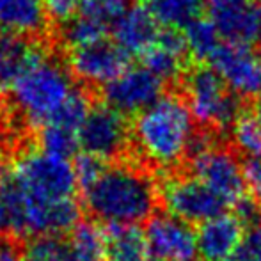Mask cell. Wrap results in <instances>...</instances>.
<instances>
[{
	"label": "cell",
	"instance_id": "52a82bcc",
	"mask_svg": "<svg viewBox=\"0 0 261 261\" xmlns=\"http://www.w3.org/2000/svg\"><path fill=\"white\" fill-rule=\"evenodd\" d=\"M132 130L126 116L107 103L93 105L79 130V148L82 153L109 162L126 151Z\"/></svg>",
	"mask_w": 261,
	"mask_h": 261
},
{
	"label": "cell",
	"instance_id": "5b68a950",
	"mask_svg": "<svg viewBox=\"0 0 261 261\" xmlns=\"http://www.w3.org/2000/svg\"><path fill=\"white\" fill-rule=\"evenodd\" d=\"M11 174L34 201L69 199L79 189L71 162L41 149L21 155Z\"/></svg>",
	"mask_w": 261,
	"mask_h": 261
},
{
	"label": "cell",
	"instance_id": "7a4b0ae2",
	"mask_svg": "<svg viewBox=\"0 0 261 261\" xmlns=\"http://www.w3.org/2000/svg\"><path fill=\"white\" fill-rule=\"evenodd\" d=\"M187 101L178 94H164L156 103L137 114L132 126L135 148L156 167H174L187 158L196 126Z\"/></svg>",
	"mask_w": 261,
	"mask_h": 261
},
{
	"label": "cell",
	"instance_id": "d590c367",
	"mask_svg": "<svg viewBox=\"0 0 261 261\" xmlns=\"http://www.w3.org/2000/svg\"><path fill=\"white\" fill-rule=\"evenodd\" d=\"M251 109H252V114L256 116V119H258L259 123H261V96H258L254 101H252V107H251Z\"/></svg>",
	"mask_w": 261,
	"mask_h": 261
},
{
	"label": "cell",
	"instance_id": "836d02e7",
	"mask_svg": "<svg viewBox=\"0 0 261 261\" xmlns=\"http://www.w3.org/2000/svg\"><path fill=\"white\" fill-rule=\"evenodd\" d=\"M249 0H204V6H208L210 11H217V9H226V7H234L245 4Z\"/></svg>",
	"mask_w": 261,
	"mask_h": 261
},
{
	"label": "cell",
	"instance_id": "ffe728a7",
	"mask_svg": "<svg viewBox=\"0 0 261 261\" xmlns=\"http://www.w3.org/2000/svg\"><path fill=\"white\" fill-rule=\"evenodd\" d=\"M144 6L162 27L185 29L201 16L204 0H144Z\"/></svg>",
	"mask_w": 261,
	"mask_h": 261
},
{
	"label": "cell",
	"instance_id": "74e56055",
	"mask_svg": "<svg viewBox=\"0 0 261 261\" xmlns=\"http://www.w3.org/2000/svg\"><path fill=\"white\" fill-rule=\"evenodd\" d=\"M0 93H2V82H0Z\"/></svg>",
	"mask_w": 261,
	"mask_h": 261
},
{
	"label": "cell",
	"instance_id": "e0dca14e",
	"mask_svg": "<svg viewBox=\"0 0 261 261\" xmlns=\"http://www.w3.org/2000/svg\"><path fill=\"white\" fill-rule=\"evenodd\" d=\"M43 46L23 36L0 34V82L11 86L32 64L45 57Z\"/></svg>",
	"mask_w": 261,
	"mask_h": 261
},
{
	"label": "cell",
	"instance_id": "ac0fdd59",
	"mask_svg": "<svg viewBox=\"0 0 261 261\" xmlns=\"http://www.w3.org/2000/svg\"><path fill=\"white\" fill-rule=\"evenodd\" d=\"M105 261H151L144 231L139 226L107 224Z\"/></svg>",
	"mask_w": 261,
	"mask_h": 261
},
{
	"label": "cell",
	"instance_id": "9c48e42d",
	"mask_svg": "<svg viewBox=\"0 0 261 261\" xmlns=\"http://www.w3.org/2000/svg\"><path fill=\"white\" fill-rule=\"evenodd\" d=\"M164 86L144 66H128L121 75L105 84L101 94L105 103L123 116H137L164 96Z\"/></svg>",
	"mask_w": 261,
	"mask_h": 261
},
{
	"label": "cell",
	"instance_id": "d4e9b609",
	"mask_svg": "<svg viewBox=\"0 0 261 261\" xmlns=\"http://www.w3.org/2000/svg\"><path fill=\"white\" fill-rule=\"evenodd\" d=\"M234 148L245 156L261 158V123L252 112H244L231 128Z\"/></svg>",
	"mask_w": 261,
	"mask_h": 261
},
{
	"label": "cell",
	"instance_id": "7402d4cb",
	"mask_svg": "<svg viewBox=\"0 0 261 261\" xmlns=\"http://www.w3.org/2000/svg\"><path fill=\"white\" fill-rule=\"evenodd\" d=\"M185 61L187 59L162 48L156 43L142 55V66H144L148 71H151L156 79H160L164 84L176 82V80L183 79V75H185V71H187Z\"/></svg>",
	"mask_w": 261,
	"mask_h": 261
},
{
	"label": "cell",
	"instance_id": "277c9868",
	"mask_svg": "<svg viewBox=\"0 0 261 261\" xmlns=\"http://www.w3.org/2000/svg\"><path fill=\"white\" fill-rule=\"evenodd\" d=\"M183 100L194 121L217 134H224L245 112V100L227 87L222 76L208 64H197L183 75Z\"/></svg>",
	"mask_w": 261,
	"mask_h": 261
},
{
	"label": "cell",
	"instance_id": "484cf974",
	"mask_svg": "<svg viewBox=\"0 0 261 261\" xmlns=\"http://www.w3.org/2000/svg\"><path fill=\"white\" fill-rule=\"evenodd\" d=\"M39 149L48 155L71 158L79 151V134L61 128L57 124H45L39 128Z\"/></svg>",
	"mask_w": 261,
	"mask_h": 261
},
{
	"label": "cell",
	"instance_id": "603a6c76",
	"mask_svg": "<svg viewBox=\"0 0 261 261\" xmlns=\"http://www.w3.org/2000/svg\"><path fill=\"white\" fill-rule=\"evenodd\" d=\"M132 6V0H82L79 14L101 25L105 31H112Z\"/></svg>",
	"mask_w": 261,
	"mask_h": 261
},
{
	"label": "cell",
	"instance_id": "30bf717a",
	"mask_svg": "<svg viewBox=\"0 0 261 261\" xmlns=\"http://www.w3.org/2000/svg\"><path fill=\"white\" fill-rule=\"evenodd\" d=\"M144 237L151 261H196L199 256L197 231L171 213L153 215L146 224Z\"/></svg>",
	"mask_w": 261,
	"mask_h": 261
},
{
	"label": "cell",
	"instance_id": "7c38bea8",
	"mask_svg": "<svg viewBox=\"0 0 261 261\" xmlns=\"http://www.w3.org/2000/svg\"><path fill=\"white\" fill-rule=\"evenodd\" d=\"M130 55L107 38L71 50L69 69L75 76L93 86H105L130 66Z\"/></svg>",
	"mask_w": 261,
	"mask_h": 261
},
{
	"label": "cell",
	"instance_id": "6da1fadb",
	"mask_svg": "<svg viewBox=\"0 0 261 261\" xmlns=\"http://www.w3.org/2000/svg\"><path fill=\"white\" fill-rule=\"evenodd\" d=\"M86 208L105 224L137 226L149 220L158 203L155 181L141 169L107 165L100 178L84 190Z\"/></svg>",
	"mask_w": 261,
	"mask_h": 261
},
{
	"label": "cell",
	"instance_id": "8992f818",
	"mask_svg": "<svg viewBox=\"0 0 261 261\" xmlns=\"http://www.w3.org/2000/svg\"><path fill=\"white\" fill-rule=\"evenodd\" d=\"M160 197L171 215L189 224H203L212 220L226 213V208L229 206L206 183L192 174L165 181L160 190Z\"/></svg>",
	"mask_w": 261,
	"mask_h": 261
},
{
	"label": "cell",
	"instance_id": "3957f363",
	"mask_svg": "<svg viewBox=\"0 0 261 261\" xmlns=\"http://www.w3.org/2000/svg\"><path fill=\"white\" fill-rule=\"evenodd\" d=\"M69 66L46 54L9 86L11 105L31 128H43L73 93Z\"/></svg>",
	"mask_w": 261,
	"mask_h": 261
},
{
	"label": "cell",
	"instance_id": "f546056e",
	"mask_svg": "<svg viewBox=\"0 0 261 261\" xmlns=\"http://www.w3.org/2000/svg\"><path fill=\"white\" fill-rule=\"evenodd\" d=\"M231 258L234 261H261V226L251 227L244 234L240 247Z\"/></svg>",
	"mask_w": 261,
	"mask_h": 261
},
{
	"label": "cell",
	"instance_id": "83f0119b",
	"mask_svg": "<svg viewBox=\"0 0 261 261\" xmlns=\"http://www.w3.org/2000/svg\"><path fill=\"white\" fill-rule=\"evenodd\" d=\"M107 162L101 160V158H96L93 155H87V153H82L75 158V164H73V169H75V176H76V183H79V189L86 190L87 187H91L100 174L105 171Z\"/></svg>",
	"mask_w": 261,
	"mask_h": 261
},
{
	"label": "cell",
	"instance_id": "e575fe53",
	"mask_svg": "<svg viewBox=\"0 0 261 261\" xmlns=\"http://www.w3.org/2000/svg\"><path fill=\"white\" fill-rule=\"evenodd\" d=\"M4 231H9V217H7L6 208H4L2 201H0V234Z\"/></svg>",
	"mask_w": 261,
	"mask_h": 261
},
{
	"label": "cell",
	"instance_id": "44dd1931",
	"mask_svg": "<svg viewBox=\"0 0 261 261\" xmlns=\"http://www.w3.org/2000/svg\"><path fill=\"white\" fill-rule=\"evenodd\" d=\"M183 34H185L190 57L199 62V64L208 62L212 59V55L222 45L220 43L222 38H220L215 23L210 18L199 16L196 20H192L183 29Z\"/></svg>",
	"mask_w": 261,
	"mask_h": 261
},
{
	"label": "cell",
	"instance_id": "1f68e13d",
	"mask_svg": "<svg viewBox=\"0 0 261 261\" xmlns=\"http://www.w3.org/2000/svg\"><path fill=\"white\" fill-rule=\"evenodd\" d=\"M242 172H244L245 187L251 190V196L261 201V158L245 156Z\"/></svg>",
	"mask_w": 261,
	"mask_h": 261
},
{
	"label": "cell",
	"instance_id": "ba28073f",
	"mask_svg": "<svg viewBox=\"0 0 261 261\" xmlns=\"http://www.w3.org/2000/svg\"><path fill=\"white\" fill-rule=\"evenodd\" d=\"M190 174L206 183L229 206L245 196L242 162L231 149L217 144L189 158Z\"/></svg>",
	"mask_w": 261,
	"mask_h": 261
},
{
	"label": "cell",
	"instance_id": "8d00e7d4",
	"mask_svg": "<svg viewBox=\"0 0 261 261\" xmlns=\"http://www.w3.org/2000/svg\"><path fill=\"white\" fill-rule=\"evenodd\" d=\"M7 176V171H6V164H4V160L0 158V185H2V181L6 179Z\"/></svg>",
	"mask_w": 261,
	"mask_h": 261
},
{
	"label": "cell",
	"instance_id": "d6a6232c",
	"mask_svg": "<svg viewBox=\"0 0 261 261\" xmlns=\"http://www.w3.org/2000/svg\"><path fill=\"white\" fill-rule=\"evenodd\" d=\"M0 261H27L25 254L14 242L0 240Z\"/></svg>",
	"mask_w": 261,
	"mask_h": 261
},
{
	"label": "cell",
	"instance_id": "9a60e30c",
	"mask_svg": "<svg viewBox=\"0 0 261 261\" xmlns=\"http://www.w3.org/2000/svg\"><path fill=\"white\" fill-rule=\"evenodd\" d=\"M158 32H160L158 21L153 18V14L149 13L144 4L142 6L134 4L112 29L114 41L130 57H135V55L142 57L155 45Z\"/></svg>",
	"mask_w": 261,
	"mask_h": 261
},
{
	"label": "cell",
	"instance_id": "5bb4252c",
	"mask_svg": "<svg viewBox=\"0 0 261 261\" xmlns=\"http://www.w3.org/2000/svg\"><path fill=\"white\" fill-rule=\"evenodd\" d=\"M245 227L234 213H222L197 229V252L203 261H227L244 240Z\"/></svg>",
	"mask_w": 261,
	"mask_h": 261
},
{
	"label": "cell",
	"instance_id": "8fae6325",
	"mask_svg": "<svg viewBox=\"0 0 261 261\" xmlns=\"http://www.w3.org/2000/svg\"><path fill=\"white\" fill-rule=\"evenodd\" d=\"M208 62L242 100L254 101L261 96V55L254 48L226 43Z\"/></svg>",
	"mask_w": 261,
	"mask_h": 261
},
{
	"label": "cell",
	"instance_id": "f1b7e54d",
	"mask_svg": "<svg viewBox=\"0 0 261 261\" xmlns=\"http://www.w3.org/2000/svg\"><path fill=\"white\" fill-rule=\"evenodd\" d=\"M233 212L237 219L244 224V227L261 226V201L256 199L254 196H242L237 203L233 204Z\"/></svg>",
	"mask_w": 261,
	"mask_h": 261
},
{
	"label": "cell",
	"instance_id": "4dcf8cb0",
	"mask_svg": "<svg viewBox=\"0 0 261 261\" xmlns=\"http://www.w3.org/2000/svg\"><path fill=\"white\" fill-rule=\"evenodd\" d=\"M43 4L50 20L64 25L79 14L82 0H43Z\"/></svg>",
	"mask_w": 261,
	"mask_h": 261
},
{
	"label": "cell",
	"instance_id": "2e32d148",
	"mask_svg": "<svg viewBox=\"0 0 261 261\" xmlns=\"http://www.w3.org/2000/svg\"><path fill=\"white\" fill-rule=\"evenodd\" d=\"M48 23L43 0H0V34L32 38Z\"/></svg>",
	"mask_w": 261,
	"mask_h": 261
},
{
	"label": "cell",
	"instance_id": "cb8c5ba5",
	"mask_svg": "<svg viewBox=\"0 0 261 261\" xmlns=\"http://www.w3.org/2000/svg\"><path fill=\"white\" fill-rule=\"evenodd\" d=\"M91 107L93 105L89 103L87 94L84 93L82 89L75 87L73 93L68 96V100L61 105V109L55 112V116L46 124H57V126L79 134L80 126H82V123L86 121Z\"/></svg>",
	"mask_w": 261,
	"mask_h": 261
},
{
	"label": "cell",
	"instance_id": "4fadbf2b",
	"mask_svg": "<svg viewBox=\"0 0 261 261\" xmlns=\"http://www.w3.org/2000/svg\"><path fill=\"white\" fill-rule=\"evenodd\" d=\"M210 20L224 41L249 48L261 46V0L210 11Z\"/></svg>",
	"mask_w": 261,
	"mask_h": 261
},
{
	"label": "cell",
	"instance_id": "4316f807",
	"mask_svg": "<svg viewBox=\"0 0 261 261\" xmlns=\"http://www.w3.org/2000/svg\"><path fill=\"white\" fill-rule=\"evenodd\" d=\"M107 34L109 31H105L101 25L94 23L93 20L82 16V14H76L75 18L62 25V39L71 50L100 41V39L107 38Z\"/></svg>",
	"mask_w": 261,
	"mask_h": 261
},
{
	"label": "cell",
	"instance_id": "d6986e66",
	"mask_svg": "<svg viewBox=\"0 0 261 261\" xmlns=\"http://www.w3.org/2000/svg\"><path fill=\"white\" fill-rule=\"evenodd\" d=\"M27 261H105L80 249L71 238L38 237L23 249Z\"/></svg>",
	"mask_w": 261,
	"mask_h": 261
}]
</instances>
